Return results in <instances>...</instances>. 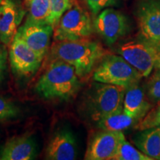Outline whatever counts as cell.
<instances>
[{"mask_svg": "<svg viewBox=\"0 0 160 160\" xmlns=\"http://www.w3.org/2000/svg\"><path fill=\"white\" fill-rule=\"evenodd\" d=\"M79 88V77L73 66L62 60L53 59L38 80L35 88L38 94L46 99L68 100Z\"/></svg>", "mask_w": 160, "mask_h": 160, "instance_id": "6da1fadb", "label": "cell"}, {"mask_svg": "<svg viewBox=\"0 0 160 160\" xmlns=\"http://www.w3.org/2000/svg\"><path fill=\"white\" fill-rule=\"evenodd\" d=\"M105 56L99 44L87 39L57 42L51 50L53 59L62 60L74 68L79 78L91 73L98 62Z\"/></svg>", "mask_w": 160, "mask_h": 160, "instance_id": "7a4b0ae2", "label": "cell"}, {"mask_svg": "<svg viewBox=\"0 0 160 160\" xmlns=\"http://www.w3.org/2000/svg\"><path fill=\"white\" fill-rule=\"evenodd\" d=\"M142 78L133 66L120 55H105L94 71L95 82L128 87Z\"/></svg>", "mask_w": 160, "mask_h": 160, "instance_id": "3957f363", "label": "cell"}, {"mask_svg": "<svg viewBox=\"0 0 160 160\" xmlns=\"http://www.w3.org/2000/svg\"><path fill=\"white\" fill-rule=\"evenodd\" d=\"M127 87L98 82L93 85L88 99L89 114L99 121L123 107V100Z\"/></svg>", "mask_w": 160, "mask_h": 160, "instance_id": "277c9868", "label": "cell"}, {"mask_svg": "<svg viewBox=\"0 0 160 160\" xmlns=\"http://www.w3.org/2000/svg\"><path fill=\"white\" fill-rule=\"evenodd\" d=\"M117 52L142 77H148L160 61V48L140 37L121 44Z\"/></svg>", "mask_w": 160, "mask_h": 160, "instance_id": "5b68a950", "label": "cell"}, {"mask_svg": "<svg viewBox=\"0 0 160 160\" xmlns=\"http://www.w3.org/2000/svg\"><path fill=\"white\" fill-rule=\"evenodd\" d=\"M93 30L90 15L74 2L54 28L53 39L56 42L87 39L93 33Z\"/></svg>", "mask_w": 160, "mask_h": 160, "instance_id": "8992f818", "label": "cell"}, {"mask_svg": "<svg viewBox=\"0 0 160 160\" xmlns=\"http://www.w3.org/2000/svg\"><path fill=\"white\" fill-rule=\"evenodd\" d=\"M136 16L139 37L160 48V0H139Z\"/></svg>", "mask_w": 160, "mask_h": 160, "instance_id": "52a82bcc", "label": "cell"}, {"mask_svg": "<svg viewBox=\"0 0 160 160\" xmlns=\"http://www.w3.org/2000/svg\"><path fill=\"white\" fill-rule=\"evenodd\" d=\"M43 58L15 36L9 49L10 63L14 73L22 77H31L39 68Z\"/></svg>", "mask_w": 160, "mask_h": 160, "instance_id": "ba28073f", "label": "cell"}, {"mask_svg": "<svg viewBox=\"0 0 160 160\" xmlns=\"http://www.w3.org/2000/svg\"><path fill=\"white\" fill-rule=\"evenodd\" d=\"M93 27L105 42L112 45L127 33L129 25L122 12L107 8L98 13Z\"/></svg>", "mask_w": 160, "mask_h": 160, "instance_id": "9c48e42d", "label": "cell"}, {"mask_svg": "<svg viewBox=\"0 0 160 160\" xmlns=\"http://www.w3.org/2000/svg\"><path fill=\"white\" fill-rule=\"evenodd\" d=\"M26 14L21 0H2L0 4V42L10 45Z\"/></svg>", "mask_w": 160, "mask_h": 160, "instance_id": "30bf717a", "label": "cell"}, {"mask_svg": "<svg viewBox=\"0 0 160 160\" xmlns=\"http://www.w3.org/2000/svg\"><path fill=\"white\" fill-rule=\"evenodd\" d=\"M125 137L122 131L102 130L93 136L88 145L85 159L110 160L114 157L118 145Z\"/></svg>", "mask_w": 160, "mask_h": 160, "instance_id": "8fae6325", "label": "cell"}, {"mask_svg": "<svg viewBox=\"0 0 160 160\" xmlns=\"http://www.w3.org/2000/svg\"><path fill=\"white\" fill-rule=\"evenodd\" d=\"M53 28L48 23H36L26 20L19 28L17 36L22 39L29 48L45 57L48 50Z\"/></svg>", "mask_w": 160, "mask_h": 160, "instance_id": "7c38bea8", "label": "cell"}, {"mask_svg": "<svg viewBox=\"0 0 160 160\" xmlns=\"http://www.w3.org/2000/svg\"><path fill=\"white\" fill-rule=\"evenodd\" d=\"M76 138L68 128L59 129L50 140L46 149V159L51 160H73L77 158Z\"/></svg>", "mask_w": 160, "mask_h": 160, "instance_id": "4fadbf2b", "label": "cell"}, {"mask_svg": "<svg viewBox=\"0 0 160 160\" xmlns=\"http://www.w3.org/2000/svg\"><path fill=\"white\" fill-rule=\"evenodd\" d=\"M37 156L36 141L30 135L11 138L0 151L1 160H31Z\"/></svg>", "mask_w": 160, "mask_h": 160, "instance_id": "5bb4252c", "label": "cell"}, {"mask_svg": "<svg viewBox=\"0 0 160 160\" xmlns=\"http://www.w3.org/2000/svg\"><path fill=\"white\" fill-rule=\"evenodd\" d=\"M152 105L146 98L145 92L139 82L128 86L123 100V110L137 122L147 114Z\"/></svg>", "mask_w": 160, "mask_h": 160, "instance_id": "9a60e30c", "label": "cell"}, {"mask_svg": "<svg viewBox=\"0 0 160 160\" xmlns=\"http://www.w3.org/2000/svg\"><path fill=\"white\" fill-rule=\"evenodd\" d=\"M134 145L152 159L160 160V126L140 131L133 139Z\"/></svg>", "mask_w": 160, "mask_h": 160, "instance_id": "2e32d148", "label": "cell"}, {"mask_svg": "<svg viewBox=\"0 0 160 160\" xmlns=\"http://www.w3.org/2000/svg\"><path fill=\"white\" fill-rule=\"evenodd\" d=\"M136 123L137 120L128 115L124 111L123 107L97 121L98 127L101 130L113 131H122Z\"/></svg>", "mask_w": 160, "mask_h": 160, "instance_id": "e0dca14e", "label": "cell"}, {"mask_svg": "<svg viewBox=\"0 0 160 160\" xmlns=\"http://www.w3.org/2000/svg\"><path fill=\"white\" fill-rule=\"evenodd\" d=\"M28 9L27 21L36 23H48L49 0H25Z\"/></svg>", "mask_w": 160, "mask_h": 160, "instance_id": "ac0fdd59", "label": "cell"}, {"mask_svg": "<svg viewBox=\"0 0 160 160\" xmlns=\"http://www.w3.org/2000/svg\"><path fill=\"white\" fill-rule=\"evenodd\" d=\"M112 160H153L139 149L133 147L124 137L118 145Z\"/></svg>", "mask_w": 160, "mask_h": 160, "instance_id": "d6986e66", "label": "cell"}, {"mask_svg": "<svg viewBox=\"0 0 160 160\" xmlns=\"http://www.w3.org/2000/svg\"><path fill=\"white\" fill-rule=\"evenodd\" d=\"M73 0H49V16L48 23L54 28L60 18L73 5Z\"/></svg>", "mask_w": 160, "mask_h": 160, "instance_id": "ffe728a7", "label": "cell"}, {"mask_svg": "<svg viewBox=\"0 0 160 160\" xmlns=\"http://www.w3.org/2000/svg\"><path fill=\"white\" fill-rule=\"evenodd\" d=\"M160 126V104L154 108L151 109L147 114L134 126L139 131L152 128Z\"/></svg>", "mask_w": 160, "mask_h": 160, "instance_id": "44dd1931", "label": "cell"}, {"mask_svg": "<svg viewBox=\"0 0 160 160\" xmlns=\"http://www.w3.org/2000/svg\"><path fill=\"white\" fill-rule=\"evenodd\" d=\"M146 93L153 102H160V68L151 76L147 85Z\"/></svg>", "mask_w": 160, "mask_h": 160, "instance_id": "7402d4cb", "label": "cell"}, {"mask_svg": "<svg viewBox=\"0 0 160 160\" xmlns=\"http://www.w3.org/2000/svg\"><path fill=\"white\" fill-rule=\"evenodd\" d=\"M19 110L13 102L0 97V121L13 119L18 117Z\"/></svg>", "mask_w": 160, "mask_h": 160, "instance_id": "603a6c76", "label": "cell"}, {"mask_svg": "<svg viewBox=\"0 0 160 160\" xmlns=\"http://www.w3.org/2000/svg\"><path fill=\"white\" fill-rule=\"evenodd\" d=\"M117 0H86L90 11L93 15H97L102 10L115 5Z\"/></svg>", "mask_w": 160, "mask_h": 160, "instance_id": "cb8c5ba5", "label": "cell"}, {"mask_svg": "<svg viewBox=\"0 0 160 160\" xmlns=\"http://www.w3.org/2000/svg\"><path fill=\"white\" fill-rule=\"evenodd\" d=\"M8 51L5 45L0 43V83L3 81L7 69Z\"/></svg>", "mask_w": 160, "mask_h": 160, "instance_id": "d4e9b609", "label": "cell"}, {"mask_svg": "<svg viewBox=\"0 0 160 160\" xmlns=\"http://www.w3.org/2000/svg\"><path fill=\"white\" fill-rule=\"evenodd\" d=\"M157 67L158 68H160V61L159 62H158L157 65Z\"/></svg>", "mask_w": 160, "mask_h": 160, "instance_id": "484cf974", "label": "cell"}, {"mask_svg": "<svg viewBox=\"0 0 160 160\" xmlns=\"http://www.w3.org/2000/svg\"><path fill=\"white\" fill-rule=\"evenodd\" d=\"M1 2H2V0H0V4H1Z\"/></svg>", "mask_w": 160, "mask_h": 160, "instance_id": "4316f807", "label": "cell"}]
</instances>
